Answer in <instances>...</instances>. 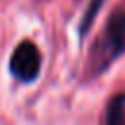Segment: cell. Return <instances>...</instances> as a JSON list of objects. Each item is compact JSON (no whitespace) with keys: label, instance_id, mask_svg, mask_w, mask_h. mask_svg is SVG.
Instances as JSON below:
<instances>
[{"label":"cell","instance_id":"3957f363","mask_svg":"<svg viewBox=\"0 0 125 125\" xmlns=\"http://www.w3.org/2000/svg\"><path fill=\"white\" fill-rule=\"evenodd\" d=\"M102 121L107 123V125L125 123V92H119V94H115L107 100Z\"/></svg>","mask_w":125,"mask_h":125},{"label":"cell","instance_id":"6da1fadb","mask_svg":"<svg viewBox=\"0 0 125 125\" xmlns=\"http://www.w3.org/2000/svg\"><path fill=\"white\" fill-rule=\"evenodd\" d=\"M125 55V8H115L98 37L94 39L86 64H84V78L86 80H96L102 76L105 70L113 66L121 57Z\"/></svg>","mask_w":125,"mask_h":125},{"label":"cell","instance_id":"7a4b0ae2","mask_svg":"<svg viewBox=\"0 0 125 125\" xmlns=\"http://www.w3.org/2000/svg\"><path fill=\"white\" fill-rule=\"evenodd\" d=\"M8 70L16 80H20L23 84H33L39 78V72H41V51H39V47L31 39L20 41L14 47V51L8 59Z\"/></svg>","mask_w":125,"mask_h":125},{"label":"cell","instance_id":"277c9868","mask_svg":"<svg viewBox=\"0 0 125 125\" xmlns=\"http://www.w3.org/2000/svg\"><path fill=\"white\" fill-rule=\"evenodd\" d=\"M104 4H105V0H88L86 2L84 12H82L80 21H78V37H80V41H84L86 35L90 33V29H92V25H94L100 10L104 8Z\"/></svg>","mask_w":125,"mask_h":125}]
</instances>
